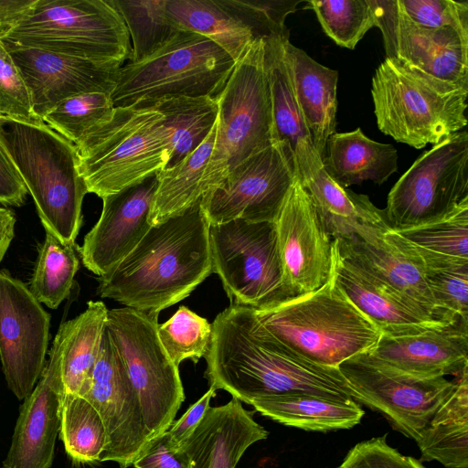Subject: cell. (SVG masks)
<instances>
[{
  "label": "cell",
  "instance_id": "6da1fadb",
  "mask_svg": "<svg viewBox=\"0 0 468 468\" xmlns=\"http://www.w3.org/2000/svg\"><path fill=\"white\" fill-rule=\"evenodd\" d=\"M204 357L210 387L247 404L285 394L355 400L337 368L315 365L279 342L249 306L231 303L216 316Z\"/></svg>",
  "mask_w": 468,
  "mask_h": 468
},
{
  "label": "cell",
  "instance_id": "7a4b0ae2",
  "mask_svg": "<svg viewBox=\"0 0 468 468\" xmlns=\"http://www.w3.org/2000/svg\"><path fill=\"white\" fill-rule=\"evenodd\" d=\"M209 226L201 200L152 226L123 261L98 278V293L156 313L186 298L213 272Z\"/></svg>",
  "mask_w": 468,
  "mask_h": 468
},
{
  "label": "cell",
  "instance_id": "3957f363",
  "mask_svg": "<svg viewBox=\"0 0 468 468\" xmlns=\"http://www.w3.org/2000/svg\"><path fill=\"white\" fill-rule=\"evenodd\" d=\"M0 146L32 196L45 229L74 244L88 193L76 146L44 122L0 116Z\"/></svg>",
  "mask_w": 468,
  "mask_h": 468
},
{
  "label": "cell",
  "instance_id": "277c9868",
  "mask_svg": "<svg viewBox=\"0 0 468 468\" xmlns=\"http://www.w3.org/2000/svg\"><path fill=\"white\" fill-rule=\"evenodd\" d=\"M262 325L279 342L324 367L371 351L381 333L329 276L311 292L254 309Z\"/></svg>",
  "mask_w": 468,
  "mask_h": 468
},
{
  "label": "cell",
  "instance_id": "5b68a950",
  "mask_svg": "<svg viewBox=\"0 0 468 468\" xmlns=\"http://www.w3.org/2000/svg\"><path fill=\"white\" fill-rule=\"evenodd\" d=\"M75 146L88 193L101 198L153 176L171 155L163 115L150 106L115 107Z\"/></svg>",
  "mask_w": 468,
  "mask_h": 468
},
{
  "label": "cell",
  "instance_id": "8992f818",
  "mask_svg": "<svg viewBox=\"0 0 468 468\" xmlns=\"http://www.w3.org/2000/svg\"><path fill=\"white\" fill-rule=\"evenodd\" d=\"M235 63L212 40L179 30L151 56L119 69L112 99L114 107H132L171 97L218 98Z\"/></svg>",
  "mask_w": 468,
  "mask_h": 468
},
{
  "label": "cell",
  "instance_id": "52a82bcc",
  "mask_svg": "<svg viewBox=\"0 0 468 468\" xmlns=\"http://www.w3.org/2000/svg\"><path fill=\"white\" fill-rule=\"evenodd\" d=\"M371 94L378 129L416 149L436 144L462 131L468 91L413 73L387 58L372 78Z\"/></svg>",
  "mask_w": 468,
  "mask_h": 468
},
{
  "label": "cell",
  "instance_id": "ba28073f",
  "mask_svg": "<svg viewBox=\"0 0 468 468\" xmlns=\"http://www.w3.org/2000/svg\"><path fill=\"white\" fill-rule=\"evenodd\" d=\"M2 40L119 68L132 57L127 27L111 0H36Z\"/></svg>",
  "mask_w": 468,
  "mask_h": 468
},
{
  "label": "cell",
  "instance_id": "9c48e42d",
  "mask_svg": "<svg viewBox=\"0 0 468 468\" xmlns=\"http://www.w3.org/2000/svg\"><path fill=\"white\" fill-rule=\"evenodd\" d=\"M217 134L204 184L206 193L249 156L276 143L265 43L255 39L218 97Z\"/></svg>",
  "mask_w": 468,
  "mask_h": 468
},
{
  "label": "cell",
  "instance_id": "30bf717a",
  "mask_svg": "<svg viewBox=\"0 0 468 468\" xmlns=\"http://www.w3.org/2000/svg\"><path fill=\"white\" fill-rule=\"evenodd\" d=\"M158 314L130 307L108 310L106 331L138 395L151 441L175 421L185 400L178 367L158 336Z\"/></svg>",
  "mask_w": 468,
  "mask_h": 468
},
{
  "label": "cell",
  "instance_id": "8fae6325",
  "mask_svg": "<svg viewBox=\"0 0 468 468\" xmlns=\"http://www.w3.org/2000/svg\"><path fill=\"white\" fill-rule=\"evenodd\" d=\"M212 271L231 303L261 309L289 298L274 222L235 219L209 226Z\"/></svg>",
  "mask_w": 468,
  "mask_h": 468
},
{
  "label": "cell",
  "instance_id": "7c38bea8",
  "mask_svg": "<svg viewBox=\"0 0 468 468\" xmlns=\"http://www.w3.org/2000/svg\"><path fill=\"white\" fill-rule=\"evenodd\" d=\"M468 197V133L457 132L425 151L389 191L388 226L405 229L439 219Z\"/></svg>",
  "mask_w": 468,
  "mask_h": 468
},
{
  "label": "cell",
  "instance_id": "4fadbf2b",
  "mask_svg": "<svg viewBox=\"0 0 468 468\" xmlns=\"http://www.w3.org/2000/svg\"><path fill=\"white\" fill-rule=\"evenodd\" d=\"M338 370L356 402L382 413L394 428L415 441L456 385V378L400 372L368 352L343 362Z\"/></svg>",
  "mask_w": 468,
  "mask_h": 468
},
{
  "label": "cell",
  "instance_id": "5bb4252c",
  "mask_svg": "<svg viewBox=\"0 0 468 468\" xmlns=\"http://www.w3.org/2000/svg\"><path fill=\"white\" fill-rule=\"evenodd\" d=\"M296 178L276 142L235 165L204 195L201 207L210 225L274 222Z\"/></svg>",
  "mask_w": 468,
  "mask_h": 468
},
{
  "label": "cell",
  "instance_id": "9a60e30c",
  "mask_svg": "<svg viewBox=\"0 0 468 468\" xmlns=\"http://www.w3.org/2000/svg\"><path fill=\"white\" fill-rule=\"evenodd\" d=\"M387 58L437 83L468 91V36L413 24L397 0H372Z\"/></svg>",
  "mask_w": 468,
  "mask_h": 468
},
{
  "label": "cell",
  "instance_id": "2e32d148",
  "mask_svg": "<svg viewBox=\"0 0 468 468\" xmlns=\"http://www.w3.org/2000/svg\"><path fill=\"white\" fill-rule=\"evenodd\" d=\"M50 319L26 283L0 270V360L7 387L19 400L33 391L44 370Z\"/></svg>",
  "mask_w": 468,
  "mask_h": 468
},
{
  "label": "cell",
  "instance_id": "e0dca14e",
  "mask_svg": "<svg viewBox=\"0 0 468 468\" xmlns=\"http://www.w3.org/2000/svg\"><path fill=\"white\" fill-rule=\"evenodd\" d=\"M100 414L107 445L100 462L127 468L151 445L138 395L106 326L87 391L80 396Z\"/></svg>",
  "mask_w": 468,
  "mask_h": 468
},
{
  "label": "cell",
  "instance_id": "ac0fdd59",
  "mask_svg": "<svg viewBox=\"0 0 468 468\" xmlns=\"http://www.w3.org/2000/svg\"><path fill=\"white\" fill-rule=\"evenodd\" d=\"M274 225L282 280L289 298L320 288L330 274L333 239L298 178Z\"/></svg>",
  "mask_w": 468,
  "mask_h": 468
},
{
  "label": "cell",
  "instance_id": "d6986e66",
  "mask_svg": "<svg viewBox=\"0 0 468 468\" xmlns=\"http://www.w3.org/2000/svg\"><path fill=\"white\" fill-rule=\"evenodd\" d=\"M3 43L27 87L33 112L41 121L66 99L92 92L112 94L116 85L117 66Z\"/></svg>",
  "mask_w": 468,
  "mask_h": 468
},
{
  "label": "cell",
  "instance_id": "ffe728a7",
  "mask_svg": "<svg viewBox=\"0 0 468 468\" xmlns=\"http://www.w3.org/2000/svg\"><path fill=\"white\" fill-rule=\"evenodd\" d=\"M156 175L102 197L100 218L85 235L79 252L83 265L99 277L112 271L139 244L152 225L149 213Z\"/></svg>",
  "mask_w": 468,
  "mask_h": 468
},
{
  "label": "cell",
  "instance_id": "44dd1931",
  "mask_svg": "<svg viewBox=\"0 0 468 468\" xmlns=\"http://www.w3.org/2000/svg\"><path fill=\"white\" fill-rule=\"evenodd\" d=\"M388 224L362 226L353 234L333 239L339 254L399 293L435 321L463 322L436 304L421 269L388 238Z\"/></svg>",
  "mask_w": 468,
  "mask_h": 468
},
{
  "label": "cell",
  "instance_id": "7402d4cb",
  "mask_svg": "<svg viewBox=\"0 0 468 468\" xmlns=\"http://www.w3.org/2000/svg\"><path fill=\"white\" fill-rule=\"evenodd\" d=\"M64 389L48 359L33 391L24 399L1 468H50L60 430Z\"/></svg>",
  "mask_w": 468,
  "mask_h": 468
},
{
  "label": "cell",
  "instance_id": "603a6c76",
  "mask_svg": "<svg viewBox=\"0 0 468 468\" xmlns=\"http://www.w3.org/2000/svg\"><path fill=\"white\" fill-rule=\"evenodd\" d=\"M368 353L409 375L456 378L468 369V324L459 322L402 336L381 335Z\"/></svg>",
  "mask_w": 468,
  "mask_h": 468
},
{
  "label": "cell",
  "instance_id": "cb8c5ba5",
  "mask_svg": "<svg viewBox=\"0 0 468 468\" xmlns=\"http://www.w3.org/2000/svg\"><path fill=\"white\" fill-rule=\"evenodd\" d=\"M329 276L355 306L376 324L381 335H409L449 325L433 320L386 284L346 261L334 241Z\"/></svg>",
  "mask_w": 468,
  "mask_h": 468
},
{
  "label": "cell",
  "instance_id": "d4e9b609",
  "mask_svg": "<svg viewBox=\"0 0 468 468\" xmlns=\"http://www.w3.org/2000/svg\"><path fill=\"white\" fill-rule=\"evenodd\" d=\"M289 32L264 40L272 120L276 142L281 145L296 177L302 185L310 181L322 168L297 103L284 55Z\"/></svg>",
  "mask_w": 468,
  "mask_h": 468
},
{
  "label": "cell",
  "instance_id": "484cf974",
  "mask_svg": "<svg viewBox=\"0 0 468 468\" xmlns=\"http://www.w3.org/2000/svg\"><path fill=\"white\" fill-rule=\"evenodd\" d=\"M235 398L209 407L197 428L179 449L190 468H235L247 449L268 431Z\"/></svg>",
  "mask_w": 468,
  "mask_h": 468
},
{
  "label": "cell",
  "instance_id": "4316f807",
  "mask_svg": "<svg viewBox=\"0 0 468 468\" xmlns=\"http://www.w3.org/2000/svg\"><path fill=\"white\" fill-rule=\"evenodd\" d=\"M284 55L297 103L323 161L327 140L335 133L338 72L315 61L289 38L284 42Z\"/></svg>",
  "mask_w": 468,
  "mask_h": 468
},
{
  "label": "cell",
  "instance_id": "83f0119b",
  "mask_svg": "<svg viewBox=\"0 0 468 468\" xmlns=\"http://www.w3.org/2000/svg\"><path fill=\"white\" fill-rule=\"evenodd\" d=\"M108 309L101 301H90L78 316L62 323L48 352L58 368L65 395L82 396L88 389L97 362Z\"/></svg>",
  "mask_w": 468,
  "mask_h": 468
},
{
  "label": "cell",
  "instance_id": "f1b7e54d",
  "mask_svg": "<svg viewBox=\"0 0 468 468\" xmlns=\"http://www.w3.org/2000/svg\"><path fill=\"white\" fill-rule=\"evenodd\" d=\"M386 234L423 273L468 265V197L439 219Z\"/></svg>",
  "mask_w": 468,
  "mask_h": 468
},
{
  "label": "cell",
  "instance_id": "f546056e",
  "mask_svg": "<svg viewBox=\"0 0 468 468\" xmlns=\"http://www.w3.org/2000/svg\"><path fill=\"white\" fill-rule=\"evenodd\" d=\"M323 167L342 187L371 180L385 183L398 169V153L389 144L376 142L360 128L334 133L327 140Z\"/></svg>",
  "mask_w": 468,
  "mask_h": 468
},
{
  "label": "cell",
  "instance_id": "4dcf8cb0",
  "mask_svg": "<svg viewBox=\"0 0 468 468\" xmlns=\"http://www.w3.org/2000/svg\"><path fill=\"white\" fill-rule=\"evenodd\" d=\"M250 405L279 423L310 431L350 429L359 424L365 414L356 400L311 394L260 397L253 399Z\"/></svg>",
  "mask_w": 468,
  "mask_h": 468
},
{
  "label": "cell",
  "instance_id": "1f68e13d",
  "mask_svg": "<svg viewBox=\"0 0 468 468\" xmlns=\"http://www.w3.org/2000/svg\"><path fill=\"white\" fill-rule=\"evenodd\" d=\"M421 431L416 442L421 460L446 468H468V369Z\"/></svg>",
  "mask_w": 468,
  "mask_h": 468
},
{
  "label": "cell",
  "instance_id": "d6a6232c",
  "mask_svg": "<svg viewBox=\"0 0 468 468\" xmlns=\"http://www.w3.org/2000/svg\"><path fill=\"white\" fill-rule=\"evenodd\" d=\"M217 127L216 122L206 140L186 158L155 174L157 186L149 213L152 226L185 212L206 194L204 177L213 151Z\"/></svg>",
  "mask_w": 468,
  "mask_h": 468
},
{
  "label": "cell",
  "instance_id": "836d02e7",
  "mask_svg": "<svg viewBox=\"0 0 468 468\" xmlns=\"http://www.w3.org/2000/svg\"><path fill=\"white\" fill-rule=\"evenodd\" d=\"M165 12L180 29L199 34L238 61L255 40L222 0H165Z\"/></svg>",
  "mask_w": 468,
  "mask_h": 468
},
{
  "label": "cell",
  "instance_id": "e575fe53",
  "mask_svg": "<svg viewBox=\"0 0 468 468\" xmlns=\"http://www.w3.org/2000/svg\"><path fill=\"white\" fill-rule=\"evenodd\" d=\"M302 186L332 239L353 234L362 226L388 223L383 209L373 205L367 196L342 187L324 167Z\"/></svg>",
  "mask_w": 468,
  "mask_h": 468
},
{
  "label": "cell",
  "instance_id": "d590c367",
  "mask_svg": "<svg viewBox=\"0 0 468 468\" xmlns=\"http://www.w3.org/2000/svg\"><path fill=\"white\" fill-rule=\"evenodd\" d=\"M164 118L171 143V155L165 167H171L196 150L213 129L218 113V98L171 97L148 105Z\"/></svg>",
  "mask_w": 468,
  "mask_h": 468
},
{
  "label": "cell",
  "instance_id": "8d00e7d4",
  "mask_svg": "<svg viewBox=\"0 0 468 468\" xmlns=\"http://www.w3.org/2000/svg\"><path fill=\"white\" fill-rule=\"evenodd\" d=\"M80 252L76 244L63 243L45 230V239L38 248L30 292L50 309H57L69 297L80 268Z\"/></svg>",
  "mask_w": 468,
  "mask_h": 468
},
{
  "label": "cell",
  "instance_id": "74e56055",
  "mask_svg": "<svg viewBox=\"0 0 468 468\" xmlns=\"http://www.w3.org/2000/svg\"><path fill=\"white\" fill-rule=\"evenodd\" d=\"M59 437L67 454L79 463L100 462L107 445L100 414L87 399L77 395L64 394Z\"/></svg>",
  "mask_w": 468,
  "mask_h": 468
},
{
  "label": "cell",
  "instance_id": "f35d334b",
  "mask_svg": "<svg viewBox=\"0 0 468 468\" xmlns=\"http://www.w3.org/2000/svg\"><path fill=\"white\" fill-rule=\"evenodd\" d=\"M132 40L130 62L151 56L180 29L165 12V0H111Z\"/></svg>",
  "mask_w": 468,
  "mask_h": 468
},
{
  "label": "cell",
  "instance_id": "ab89813d",
  "mask_svg": "<svg viewBox=\"0 0 468 468\" xmlns=\"http://www.w3.org/2000/svg\"><path fill=\"white\" fill-rule=\"evenodd\" d=\"M114 109L111 93H86L64 100L42 121L77 145L93 129L108 121Z\"/></svg>",
  "mask_w": 468,
  "mask_h": 468
},
{
  "label": "cell",
  "instance_id": "60d3db41",
  "mask_svg": "<svg viewBox=\"0 0 468 468\" xmlns=\"http://www.w3.org/2000/svg\"><path fill=\"white\" fill-rule=\"evenodd\" d=\"M307 4L325 34L343 48L354 49L377 27L372 0H311Z\"/></svg>",
  "mask_w": 468,
  "mask_h": 468
},
{
  "label": "cell",
  "instance_id": "b9f144b4",
  "mask_svg": "<svg viewBox=\"0 0 468 468\" xmlns=\"http://www.w3.org/2000/svg\"><path fill=\"white\" fill-rule=\"evenodd\" d=\"M158 336L170 359L179 367L185 359L197 363L205 356L211 337V324L186 306L158 324Z\"/></svg>",
  "mask_w": 468,
  "mask_h": 468
},
{
  "label": "cell",
  "instance_id": "7bdbcfd3",
  "mask_svg": "<svg viewBox=\"0 0 468 468\" xmlns=\"http://www.w3.org/2000/svg\"><path fill=\"white\" fill-rule=\"evenodd\" d=\"M226 6L251 31L255 39L266 40L289 30L287 16L302 0H222Z\"/></svg>",
  "mask_w": 468,
  "mask_h": 468
},
{
  "label": "cell",
  "instance_id": "ee69618b",
  "mask_svg": "<svg viewBox=\"0 0 468 468\" xmlns=\"http://www.w3.org/2000/svg\"><path fill=\"white\" fill-rule=\"evenodd\" d=\"M403 15L425 28L452 27L468 36V2L454 0H397Z\"/></svg>",
  "mask_w": 468,
  "mask_h": 468
},
{
  "label": "cell",
  "instance_id": "f6af8a7d",
  "mask_svg": "<svg viewBox=\"0 0 468 468\" xmlns=\"http://www.w3.org/2000/svg\"><path fill=\"white\" fill-rule=\"evenodd\" d=\"M424 275L438 307L468 323V265L428 271Z\"/></svg>",
  "mask_w": 468,
  "mask_h": 468
},
{
  "label": "cell",
  "instance_id": "bcb514c9",
  "mask_svg": "<svg viewBox=\"0 0 468 468\" xmlns=\"http://www.w3.org/2000/svg\"><path fill=\"white\" fill-rule=\"evenodd\" d=\"M0 115L28 122H44L33 112L27 87L0 40Z\"/></svg>",
  "mask_w": 468,
  "mask_h": 468
},
{
  "label": "cell",
  "instance_id": "7dc6e473",
  "mask_svg": "<svg viewBox=\"0 0 468 468\" xmlns=\"http://www.w3.org/2000/svg\"><path fill=\"white\" fill-rule=\"evenodd\" d=\"M385 438L386 435L356 444L337 468H426L420 461L389 446Z\"/></svg>",
  "mask_w": 468,
  "mask_h": 468
},
{
  "label": "cell",
  "instance_id": "c3c4849f",
  "mask_svg": "<svg viewBox=\"0 0 468 468\" xmlns=\"http://www.w3.org/2000/svg\"><path fill=\"white\" fill-rule=\"evenodd\" d=\"M216 395L213 388L209 389L163 434L167 447L177 452L184 442L192 435L199 425L208 408L210 400Z\"/></svg>",
  "mask_w": 468,
  "mask_h": 468
},
{
  "label": "cell",
  "instance_id": "681fc988",
  "mask_svg": "<svg viewBox=\"0 0 468 468\" xmlns=\"http://www.w3.org/2000/svg\"><path fill=\"white\" fill-rule=\"evenodd\" d=\"M27 193L21 177L0 146V203L20 207L25 203Z\"/></svg>",
  "mask_w": 468,
  "mask_h": 468
},
{
  "label": "cell",
  "instance_id": "f907efd6",
  "mask_svg": "<svg viewBox=\"0 0 468 468\" xmlns=\"http://www.w3.org/2000/svg\"><path fill=\"white\" fill-rule=\"evenodd\" d=\"M133 465L135 468H190L181 452H172L167 447L163 435L154 440Z\"/></svg>",
  "mask_w": 468,
  "mask_h": 468
},
{
  "label": "cell",
  "instance_id": "816d5d0a",
  "mask_svg": "<svg viewBox=\"0 0 468 468\" xmlns=\"http://www.w3.org/2000/svg\"><path fill=\"white\" fill-rule=\"evenodd\" d=\"M36 0H0V40L27 16Z\"/></svg>",
  "mask_w": 468,
  "mask_h": 468
},
{
  "label": "cell",
  "instance_id": "f5cc1de1",
  "mask_svg": "<svg viewBox=\"0 0 468 468\" xmlns=\"http://www.w3.org/2000/svg\"><path fill=\"white\" fill-rule=\"evenodd\" d=\"M16 216L12 210L0 207V263L15 236Z\"/></svg>",
  "mask_w": 468,
  "mask_h": 468
},
{
  "label": "cell",
  "instance_id": "db71d44e",
  "mask_svg": "<svg viewBox=\"0 0 468 468\" xmlns=\"http://www.w3.org/2000/svg\"><path fill=\"white\" fill-rule=\"evenodd\" d=\"M337 468V467H336Z\"/></svg>",
  "mask_w": 468,
  "mask_h": 468
},
{
  "label": "cell",
  "instance_id": "11a10c76",
  "mask_svg": "<svg viewBox=\"0 0 468 468\" xmlns=\"http://www.w3.org/2000/svg\"><path fill=\"white\" fill-rule=\"evenodd\" d=\"M1 116V115H0Z\"/></svg>",
  "mask_w": 468,
  "mask_h": 468
}]
</instances>
